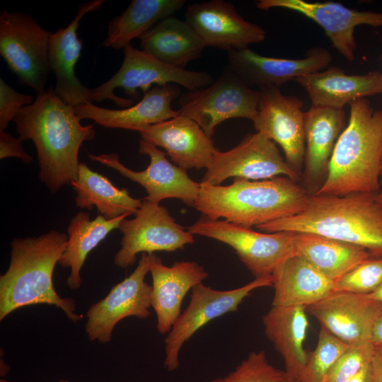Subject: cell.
Returning a JSON list of instances; mask_svg holds the SVG:
<instances>
[{
	"mask_svg": "<svg viewBox=\"0 0 382 382\" xmlns=\"http://www.w3.org/2000/svg\"><path fill=\"white\" fill-rule=\"evenodd\" d=\"M74 108L50 88L37 95L13 120L19 139L33 141L40 166L39 177L55 193L77 177L79 152L83 141L92 140L91 125H82Z\"/></svg>",
	"mask_w": 382,
	"mask_h": 382,
	"instance_id": "cell-1",
	"label": "cell"
},
{
	"mask_svg": "<svg viewBox=\"0 0 382 382\" xmlns=\"http://www.w3.org/2000/svg\"><path fill=\"white\" fill-rule=\"evenodd\" d=\"M67 241V234L50 230L11 242L10 263L0 277L1 321L20 308L40 304L60 308L74 323L83 318L75 313V301L61 297L53 284L54 270Z\"/></svg>",
	"mask_w": 382,
	"mask_h": 382,
	"instance_id": "cell-2",
	"label": "cell"
},
{
	"mask_svg": "<svg viewBox=\"0 0 382 382\" xmlns=\"http://www.w3.org/2000/svg\"><path fill=\"white\" fill-rule=\"evenodd\" d=\"M377 193L310 195L300 213L257 226L262 232L312 233L352 243L382 258V209Z\"/></svg>",
	"mask_w": 382,
	"mask_h": 382,
	"instance_id": "cell-3",
	"label": "cell"
},
{
	"mask_svg": "<svg viewBox=\"0 0 382 382\" xmlns=\"http://www.w3.org/2000/svg\"><path fill=\"white\" fill-rule=\"evenodd\" d=\"M309 197L301 185L288 177L262 180L235 178L228 185L200 183L194 207L209 219L251 228L300 213Z\"/></svg>",
	"mask_w": 382,
	"mask_h": 382,
	"instance_id": "cell-4",
	"label": "cell"
},
{
	"mask_svg": "<svg viewBox=\"0 0 382 382\" xmlns=\"http://www.w3.org/2000/svg\"><path fill=\"white\" fill-rule=\"evenodd\" d=\"M347 126L335 144L326 180L316 195L378 193L382 160V110L366 98L349 104Z\"/></svg>",
	"mask_w": 382,
	"mask_h": 382,
	"instance_id": "cell-5",
	"label": "cell"
},
{
	"mask_svg": "<svg viewBox=\"0 0 382 382\" xmlns=\"http://www.w3.org/2000/svg\"><path fill=\"white\" fill-rule=\"evenodd\" d=\"M124 59L118 71L107 81L91 88L93 102L111 100L117 105L127 108L154 86L175 84L188 91L207 87L214 80L207 71H190L169 65L142 50L129 44L123 49Z\"/></svg>",
	"mask_w": 382,
	"mask_h": 382,
	"instance_id": "cell-6",
	"label": "cell"
},
{
	"mask_svg": "<svg viewBox=\"0 0 382 382\" xmlns=\"http://www.w3.org/2000/svg\"><path fill=\"white\" fill-rule=\"evenodd\" d=\"M187 229L193 236L210 238L231 247L255 278L272 275L282 262L296 255L293 231L258 232L203 215Z\"/></svg>",
	"mask_w": 382,
	"mask_h": 382,
	"instance_id": "cell-7",
	"label": "cell"
},
{
	"mask_svg": "<svg viewBox=\"0 0 382 382\" xmlns=\"http://www.w3.org/2000/svg\"><path fill=\"white\" fill-rule=\"evenodd\" d=\"M51 31L22 11L0 15V54L21 83L44 93L48 74Z\"/></svg>",
	"mask_w": 382,
	"mask_h": 382,
	"instance_id": "cell-8",
	"label": "cell"
},
{
	"mask_svg": "<svg viewBox=\"0 0 382 382\" xmlns=\"http://www.w3.org/2000/svg\"><path fill=\"white\" fill-rule=\"evenodd\" d=\"M259 96V91L251 88L229 69L209 86L182 94L178 110L212 137L216 127L228 119L253 120L257 112Z\"/></svg>",
	"mask_w": 382,
	"mask_h": 382,
	"instance_id": "cell-9",
	"label": "cell"
},
{
	"mask_svg": "<svg viewBox=\"0 0 382 382\" xmlns=\"http://www.w3.org/2000/svg\"><path fill=\"white\" fill-rule=\"evenodd\" d=\"M272 286V276L255 278L238 288L217 290L200 283L192 288L190 301L165 338L163 365L169 371L180 366L179 355L183 345L200 328L215 318L236 311L251 291Z\"/></svg>",
	"mask_w": 382,
	"mask_h": 382,
	"instance_id": "cell-10",
	"label": "cell"
},
{
	"mask_svg": "<svg viewBox=\"0 0 382 382\" xmlns=\"http://www.w3.org/2000/svg\"><path fill=\"white\" fill-rule=\"evenodd\" d=\"M284 175L299 182L301 177L288 164L277 144L256 132L233 148L217 150L200 183L220 185L229 178L262 180Z\"/></svg>",
	"mask_w": 382,
	"mask_h": 382,
	"instance_id": "cell-11",
	"label": "cell"
},
{
	"mask_svg": "<svg viewBox=\"0 0 382 382\" xmlns=\"http://www.w3.org/2000/svg\"><path fill=\"white\" fill-rule=\"evenodd\" d=\"M134 216L120 224L123 236L113 261L120 268L133 265L139 253L174 252L195 242L193 235L185 231L168 210L158 203L144 199Z\"/></svg>",
	"mask_w": 382,
	"mask_h": 382,
	"instance_id": "cell-12",
	"label": "cell"
},
{
	"mask_svg": "<svg viewBox=\"0 0 382 382\" xmlns=\"http://www.w3.org/2000/svg\"><path fill=\"white\" fill-rule=\"evenodd\" d=\"M149 270V255L141 253L134 270L115 284L105 297L88 308L85 331L90 341L109 342L115 325L125 318H149L152 286L146 282L145 277Z\"/></svg>",
	"mask_w": 382,
	"mask_h": 382,
	"instance_id": "cell-13",
	"label": "cell"
},
{
	"mask_svg": "<svg viewBox=\"0 0 382 382\" xmlns=\"http://www.w3.org/2000/svg\"><path fill=\"white\" fill-rule=\"evenodd\" d=\"M139 152L150 159L149 166L141 171L126 167L116 153L88 155L91 160L116 170L120 175L141 185L148 194L144 199L150 202L159 204L163 199L175 198L194 207L200 183L192 180L187 170L171 163L164 151L143 139L139 141Z\"/></svg>",
	"mask_w": 382,
	"mask_h": 382,
	"instance_id": "cell-14",
	"label": "cell"
},
{
	"mask_svg": "<svg viewBox=\"0 0 382 382\" xmlns=\"http://www.w3.org/2000/svg\"><path fill=\"white\" fill-rule=\"evenodd\" d=\"M259 92L253 126L282 148L288 164L301 177L306 149L303 101L284 95L278 87L260 88Z\"/></svg>",
	"mask_w": 382,
	"mask_h": 382,
	"instance_id": "cell-15",
	"label": "cell"
},
{
	"mask_svg": "<svg viewBox=\"0 0 382 382\" xmlns=\"http://www.w3.org/2000/svg\"><path fill=\"white\" fill-rule=\"evenodd\" d=\"M261 10L279 8L291 10L309 18L324 30L332 47L347 61L354 59L357 47L356 27L368 25L382 27V13L357 11L334 1L308 2L304 0H259Z\"/></svg>",
	"mask_w": 382,
	"mask_h": 382,
	"instance_id": "cell-16",
	"label": "cell"
},
{
	"mask_svg": "<svg viewBox=\"0 0 382 382\" xmlns=\"http://www.w3.org/2000/svg\"><path fill=\"white\" fill-rule=\"evenodd\" d=\"M185 21L195 30L206 47L239 50L262 42L266 31L243 18L229 2L212 0L189 5Z\"/></svg>",
	"mask_w": 382,
	"mask_h": 382,
	"instance_id": "cell-17",
	"label": "cell"
},
{
	"mask_svg": "<svg viewBox=\"0 0 382 382\" xmlns=\"http://www.w3.org/2000/svg\"><path fill=\"white\" fill-rule=\"evenodd\" d=\"M306 311L321 327L352 345L370 341L373 327L382 315V302L367 294L337 290Z\"/></svg>",
	"mask_w": 382,
	"mask_h": 382,
	"instance_id": "cell-18",
	"label": "cell"
},
{
	"mask_svg": "<svg viewBox=\"0 0 382 382\" xmlns=\"http://www.w3.org/2000/svg\"><path fill=\"white\" fill-rule=\"evenodd\" d=\"M230 69L248 86L278 87L288 81L327 69L330 52L321 47L309 48L301 59L261 55L248 48L228 52Z\"/></svg>",
	"mask_w": 382,
	"mask_h": 382,
	"instance_id": "cell-19",
	"label": "cell"
},
{
	"mask_svg": "<svg viewBox=\"0 0 382 382\" xmlns=\"http://www.w3.org/2000/svg\"><path fill=\"white\" fill-rule=\"evenodd\" d=\"M344 109L311 105L304 112L306 149L301 185L309 195L325 183L330 161L339 137L345 129Z\"/></svg>",
	"mask_w": 382,
	"mask_h": 382,
	"instance_id": "cell-20",
	"label": "cell"
},
{
	"mask_svg": "<svg viewBox=\"0 0 382 382\" xmlns=\"http://www.w3.org/2000/svg\"><path fill=\"white\" fill-rule=\"evenodd\" d=\"M152 277L151 307L156 316V329L168 334L181 313L187 294L208 277L202 266L194 261L165 265L155 253L149 254Z\"/></svg>",
	"mask_w": 382,
	"mask_h": 382,
	"instance_id": "cell-21",
	"label": "cell"
},
{
	"mask_svg": "<svg viewBox=\"0 0 382 382\" xmlns=\"http://www.w3.org/2000/svg\"><path fill=\"white\" fill-rule=\"evenodd\" d=\"M104 0H93L81 4L71 22L64 28L51 32L49 62L56 76L54 93L72 107L92 103L91 88L83 86L75 74V66L82 50V41L77 30L80 21L87 13L98 10Z\"/></svg>",
	"mask_w": 382,
	"mask_h": 382,
	"instance_id": "cell-22",
	"label": "cell"
},
{
	"mask_svg": "<svg viewBox=\"0 0 382 382\" xmlns=\"http://www.w3.org/2000/svg\"><path fill=\"white\" fill-rule=\"evenodd\" d=\"M139 133L141 139L163 149L173 162L185 170L207 169L218 150L195 121L180 114Z\"/></svg>",
	"mask_w": 382,
	"mask_h": 382,
	"instance_id": "cell-23",
	"label": "cell"
},
{
	"mask_svg": "<svg viewBox=\"0 0 382 382\" xmlns=\"http://www.w3.org/2000/svg\"><path fill=\"white\" fill-rule=\"evenodd\" d=\"M175 84L154 86L135 105L121 110L108 109L93 103L74 107L76 115L90 119L107 128L129 129L139 132L144 128L180 115L171 108V103L180 96Z\"/></svg>",
	"mask_w": 382,
	"mask_h": 382,
	"instance_id": "cell-24",
	"label": "cell"
},
{
	"mask_svg": "<svg viewBox=\"0 0 382 382\" xmlns=\"http://www.w3.org/2000/svg\"><path fill=\"white\" fill-rule=\"evenodd\" d=\"M306 91L313 105L344 109L357 99L382 93V72L346 74L330 66L294 80Z\"/></svg>",
	"mask_w": 382,
	"mask_h": 382,
	"instance_id": "cell-25",
	"label": "cell"
},
{
	"mask_svg": "<svg viewBox=\"0 0 382 382\" xmlns=\"http://www.w3.org/2000/svg\"><path fill=\"white\" fill-rule=\"evenodd\" d=\"M306 307L274 306L262 316L265 332L282 357L291 382H299L309 359L303 347L308 320Z\"/></svg>",
	"mask_w": 382,
	"mask_h": 382,
	"instance_id": "cell-26",
	"label": "cell"
},
{
	"mask_svg": "<svg viewBox=\"0 0 382 382\" xmlns=\"http://www.w3.org/2000/svg\"><path fill=\"white\" fill-rule=\"evenodd\" d=\"M272 276L274 306L307 308L337 291L335 282L298 255L282 262Z\"/></svg>",
	"mask_w": 382,
	"mask_h": 382,
	"instance_id": "cell-27",
	"label": "cell"
},
{
	"mask_svg": "<svg viewBox=\"0 0 382 382\" xmlns=\"http://www.w3.org/2000/svg\"><path fill=\"white\" fill-rule=\"evenodd\" d=\"M141 50L175 67L184 68L202 55L206 45L185 21L167 17L140 38Z\"/></svg>",
	"mask_w": 382,
	"mask_h": 382,
	"instance_id": "cell-28",
	"label": "cell"
},
{
	"mask_svg": "<svg viewBox=\"0 0 382 382\" xmlns=\"http://www.w3.org/2000/svg\"><path fill=\"white\" fill-rule=\"evenodd\" d=\"M294 247L296 255L335 282L371 257L362 247L312 233L294 232Z\"/></svg>",
	"mask_w": 382,
	"mask_h": 382,
	"instance_id": "cell-29",
	"label": "cell"
},
{
	"mask_svg": "<svg viewBox=\"0 0 382 382\" xmlns=\"http://www.w3.org/2000/svg\"><path fill=\"white\" fill-rule=\"evenodd\" d=\"M129 216L124 214L108 220L99 214L91 220L88 212H79L71 219L67 227V245L58 263L70 269L66 282L70 289L81 287V271L88 254L111 231L119 228L120 222Z\"/></svg>",
	"mask_w": 382,
	"mask_h": 382,
	"instance_id": "cell-30",
	"label": "cell"
},
{
	"mask_svg": "<svg viewBox=\"0 0 382 382\" xmlns=\"http://www.w3.org/2000/svg\"><path fill=\"white\" fill-rule=\"evenodd\" d=\"M71 185L76 192V205L91 210L96 207L106 219L124 214L135 215L142 205V200L132 197L129 191L119 189L103 175L80 162L76 178Z\"/></svg>",
	"mask_w": 382,
	"mask_h": 382,
	"instance_id": "cell-31",
	"label": "cell"
},
{
	"mask_svg": "<svg viewBox=\"0 0 382 382\" xmlns=\"http://www.w3.org/2000/svg\"><path fill=\"white\" fill-rule=\"evenodd\" d=\"M185 0H133L120 14L113 18L103 42L106 48L124 49L140 38L161 20L180 10Z\"/></svg>",
	"mask_w": 382,
	"mask_h": 382,
	"instance_id": "cell-32",
	"label": "cell"
},
{
	"mask_svg": "<svg viewBox=\"0 0 382 382\" xmlns=\"http://www.w3.org/2000/svg\"><path fill=\"white\" fill-rule=\"evenodd\" d=\"M349 346L320 326L316 347L310 353L299 382H323L334 363Z\"/></svg>",
	"mask_w": 382,
	"mask_h": 382,
	"instance_id": "cell-33",
	"label": "cell"
},
{
	"mask_svg": "<svg viewBox=\"0 0 382 382\" xmlns=\"http://www.w3.org/2000/svg\"><path fill=\"white\" fill-rule=\"evenodd\" d=\"M209 382H291L284 371L272 366L264 350L252 352L234 370Z\"/></svg>",
	"mask_w": 382,
	"mask_h": 382,
	"instance_id": "cell-34",
	"label": "cell"
},
{
	"mask_svg": "<svg viewBox=\"0 0 382 382\" xmlns=\"http://www.w3.org/2000/svg\"><path fill=\"white\" fill-rule=\"evenodd\" d=\"M382 284V258L370 257L335 282L337 290L369 294Z\"/></svg>",
	"mask_w": 382,
	"mask_h": 382,
	"instance_id": "cell-35",
	"label": "cell"
},
{
	"mask_svg": "<svg viewBox=\"0 0 382 382\" xmlns=\"http://www.w3.org/2000/svg\"><path fill=\"white\" fill-rule=\"evenodd\" d=\"M374 345L366 341L349 345L334 363L323 382H345L370 364Z\"/></svg>",
	"mask_w": 382,
	"mask_h": 382,
	"instance_id": "cell-36",
	"label": "cell"
},
{
	"mask_svg": "<svg viewBox=\"0 0 382 382\" xmlns=\"http://www.w3.org/2000/svg\"><path fill=\"white\" fill-rule=\"evenodd\" d=\"M34 100L32 96L16 91L0 78V130L6 129L18 112Z\"/></svg>",
	"mask_w": 382,
	"mask_h": 382,
	"instance_id": "cell-37",
	"label": "cell"
},
{
	"mask_svg": "<svg viewBox=\"0 0 382 382\" xmlns=\"http://www.w3.org/2000/svg\"><path fill=\"white\" fill-rule=\"evenodd\" d=\"M14 157L26 163H30L33 158L23 149L22 141L15 138L4 130H0V158Z\"/></svg>",
	"mask_w": 382,
	"mask_h": 382,
	"instance_id": "cell-38",
	"label": "cell"
},
{
	"mask_svg": "<svg viewBox=\"0 0 382 382\" xmlns=\"http://www.w3.org/2000/svg\"><path fill=\"white\" fill-rule=\"evenodd\" d=\"M371 364L374 382H382V344L374 345Z\"/></svg>",
	"mask_w": 382,
	"mask_h": 382,
	"instance_id": "cell-39",
	"label": "cell"
},
{
	"mask_svg": "<svg viewBox=\"0 0 382 382\" xmlns=\"http://www.w3.org/2000/svg\"><path fill=\"white\" fill-rule=\"evenodd\" d=\"M345 382H374L371 363L365 366L355 376Z\"/></svg>",
	"mask_w": 382,
	"mask_h": 382,
	"instance_id": "cell-40",
	"label": "cell"
},
{
	"mask_svg": "<svg viewBox=\"0 0 382 382\" xmlns=\"http://www.w3.org/2000/svg\"><path fill=\"white\" fill-rule=\"evenodd\" d=\"M370 341L374 345L382 344V315L377 319L373 327Z\"/></svg>",
	"mask_w": 382,
	"mask_h": 382,
	"instance_id": "cell-41",
	"label": "cell"
},
{
	"mask_svg": "<svg viewBox=\"0 0 382 382\" xmlns=\"http://www.w3.org/2000/svg\"><path fill=\"white\" fill-rule=\"evenodd\" d=\"M10 371L9 365L6 362V361L1 357L0 359V376L1 377H5Z\"/></svg>",
	"mask_w": 382,
	"mask_h": 382,
	"instance_id": "cell-42",
	"label": "cell"
},
{
	"mask_svg": "<svg viewBox=\"0 0 382 382\" xmlns=\"http://www.w3.org/2000/svg\"><path fill=\"white\" fill-rule=\"evenodd\" d=\"M367 295L374 300L382 302V284L374 292Z\"/></svg>",
	"mask_w": 382,
	"mask_h": 382,
	"instance_id": "cell-43",
	"label": "cell"
},
{
	"mask_svg": "<svg viewBox=\"0 0 382 382\" xmlns=\"http://www.w3.org/2000/svg\"><path fill=\"white\" fill-rule=\"evenodd\" d=\"M376 201L379 207L382 209V191L379 192L376 195Z\"/></svg>",
	"mask_w": 382,
	"mask_h": 382,
	"instance_id": "cell-44",
	"label": "cell"
},
{
	"mask_svg": "<svg viewBox=\"0 0 382 382\" xmlns=\"http://www.w3.org/2000/svg\"><path fill=\"white\" fill-rule=\"evenodd\" d=\"M380 186H381V188H382V160H381V174H380Z\"/></svg>",
	"mask_w": 382,
	"mask_h": 382,
	"instance_id": "cell-45",
	"label": "cell"
},
{
	"mask_svg": "<svg viewBox=\"0 0 382 382\" xmlns=\"http://www.w3.org/2000/svg\"><path fill=\"white\" fill-rule=\"evenodd\" d=\"M0 382H11V381H8V380H6V379L1 378L0 379Z\"/></svg>",
	"mask_w": 382,
	"mask_h": 382,
	"instance_id": "cell-46",
	"label": "cell"
},
{
	"mask_svg": "<svg viewBox=\"0 0 382 382\" xmlns=\"http://www.w3.org/2000/svg\"><path fill=\"white\" fill-rule=\"evenodd\" d=\"M57 382H70V381H66V380H60V381H59Z\"/></svg>",
	"mask_w": 382,
	"mask_h": 382,
	"instance_id": "cell-47",
	"label": "cell"
}]
</instances>
